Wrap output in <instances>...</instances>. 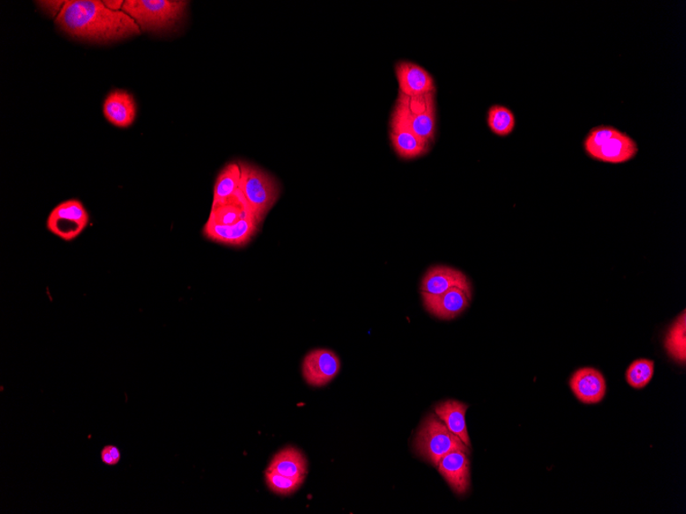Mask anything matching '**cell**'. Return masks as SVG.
Returning a JSON list of instances; mask_svg holds the SVG:
<instances>
[{
    "label": "cell",
    "mask_w": 686,
    "mask_h": 514,
    "mask_svg": "<svg viewBox=\"0 0 686 514\" xmlns=\"http://www.w3.org/2000/svg\"><path fill=\"white\" fill-rule=\"evenodd\" d=\"M55 22L71 38L95 42L116 41L142 34V28L129 14L110 10L100 0H69Z\"/></svg>",
    "instance_id": "cell-1"
},
{
    "label": "cell",
    "mask_w": 686,
    "mask_h": 514,
    "mask_svg": "<svg viewBox=\"0 0 686 514\" xmlns=\"http://www.w3.org/2000/svg\"><path fill=\"white\" fill-rule=\"evenodd\" d=\"M188 2L182 0H125L122 11L145 32H165L178 25Z\"/></svg>",
    "instance_id": "cell-2"
},
{
    "label": "cell",
    "mask_w": 686,
    "mask_h": 514,
    "mask_svg": "<svg viewBox=\"0 0 686 514\" xmlns=\"http://www.w3.org/2000/svg\"><path fill=\"white\" fill-rule=\"evenodd\" d=\"M390 119L401 122L413 134L426 143L432 144L436 135L434 93L419 95V97H407L399 93Z\"/></svg>",
    "instance_id": "cell-3"
},
{
    "label": "cell",
    "mask_w": 686,
    "mask_h": 514,
    "mask_svg": "<svg viewBox=\"0 0 686 514\" xmlns=\"http://www.w3.org/2000/svg\"><path fill=\"white\" fill-rule=\"evenodd\" d=\"M415 447L418 456L436 467L450 452L461 450L470 454V447L453 435L436 414L427 416L420 426Z\"/></svg>",
    "instance_id": "cell-4"
},
{
    "label": "cell",
    "mask_w": 686,
    "mask_h": 514,
    "mask_svg": "<svg viewBox=\"0 0 686 514\" xmlns=\"http://www.w3.org/2000/svg\"><path fill=\"white\" fill-rule=\"evenodd\" d=\"M242 170L240 190L257 221L261 224L265 216L281 194L279 183L261 168L239 161Z\"/></svg>",
    "instance_id": "cell-5"
},
{
    "label": "cell",
    "mask_w": 686,
    "mask_h": 514,
    "mask_svg": "<svg viewBox=\"0 0 686 514\" xmlns=\"http://www.w3.org/2000/svg\"><path fill=\"white\" fill-rule=\"evenodd\" d=\"M90 221L84 204L69 200L58 204L48 218V230L65 241L76 239Z\"/></svg>",
    "instance_id": "cell-6"
},
{
    "label": "cell",
    "mask_w": 686,
    "mask_h": 514,
    "mask_svg": "<svg viewBox=\"0 0 686 514\" xmlns=\"http://www.w3.org/2000/svg\"><path fill=\"white\" fill-rule=\"evenodd\" d=\"M342 363L335 352L315 349L308 352L302 363V374L308 385L322 387L330 383L341 372Z\"/></svg>",
    "instance_id": "cell-7"
},
{
    "label": "cell",
    "mask_w": 686,
    "mask_h": 514,
    "mask_svg": "<svg viewBox=\"0 0 686 514\" xmlns=\"http://www.w3.org/2000/svg\"><path fill=\"white\" fill-rule=\"evenodd\" d=\"M425 310L434 317L450 320L461 315L470 306L471 293L453 288L440 295L422 292Z\"/></svg>",
    "instance_id": "cell-8"
},
{
    "label": "cell",
    "mask_w": 686,
    "mask_h": 514,
    "mask_svg": "<svg viewBox=\"0 0 686 514\" xmlns=\"http://www.w3.org/2000/svg\"><path fill=\"white\" fill-rule=\"evenodd\" d=\"M260 225L255 217L242 220L232 226L217 225L208 221L205 225L204 234L206 239L219 244L242 247L252 239L260 230Z\"/></svg>",
    "instance_id": "cell-9"
},
{
    "label": "cell",
    "mask_w": 686,
    "mask_h": 514,
    "mask_svg": "<svg viewBox=\"0 0 686 514\" xmlns=\"http://www.w3.org/2000/svg\"><path fill=\"white\" fill-rule=\"evenodd\" d=\"M398 84H399V93L407 95V97H419L430 93H434V78L419 65L401 61L396 64L395 68Z\"/></svg>",
    "instance_id": "cell-10"
},
{
    "label": "cell",
    "mask_w": 686,
    "mask_h": 514,
    "mask_svg": "<svg viewBox=\"0 0 686 514\" xmlns=\"http://www.w3.org/2000/svg\"><path fill=\"white\" fill-rule=\"evenodd\" d=\"M570 386L577 399L585 405L599 403L607 394L606 378L594 368H582L575 372Z\"/></svg>",
    "instance_id": "cell-11"
},
{
    "label": "cell",
    "mask_w": 686,
    "mask_h": 514,
    "mask_svg": "<svg viewBox=\"0 0 686 514\" xmlns=\"http://www.w3.org/2000/svg\"><path fill=\"white\" fill-rule=\"evenodd\" d=\"M468 453L456 450L441 459L438 470L455 494L468 493L471 486L470 460Z\"/></svg>",
    "instance_id": "cell-12"
},
{
    "label": "cell",
    "mask_w": 686,
    "mask_h": 514,
    "mask_svg": "<svg viewBox=\"0 0 686 514\" xmlns=\"http://www.w3.org/2000/svg\"><path fill=\"white\" fill-rule=\"evenodd\" d=\"M103 114L114 126L127 129L134 123L137 107L132 94L123 90H115L107 95L103 104Z\"/></svg>",
    "instance_id": "cell-13"
},
{
    "label": "cell",
    "mask_w": 686,
    "mask_h": 514,
    "mask_svg": "<svg viewBox=\"0 0 686 514\" xmlns=\"http://www.w3.org/2000/svg\"><path fill=\"white\" fill-rule=\"evenodd\" d=\"M453 288H460L471 293V286L466 275L452 267L436 266L427 270L423 278L422 292L440 295Z\"/></svg>",
    "instance_id": "cell-14"
},
{
    "label": "cell",
    "mask_w": 686,
    "mask_h": 514,
    "mask_svg": "<svg viewBox=\"0 0 686 514\" xmlns=\"http://www.w3.org/2000/svg\"><path fill=\"white\" fill-rule=\"evenodd\" d=\"M389 139L397 156L403 159H415L430 150L431 144L422 140L394 119L389 122Z\"/></svg>",
    "instance_id": "cell-15"
},
{
    "label": "cell",
    "mask_w": 686,
    "mask_h": 514,
    "mask_svg": "<svg viewBox=\"0 0 686 514\" xmlns=\"http://www.w3.org/2000/svg\"><path fill=\"white\" fill-rule=\"evenodd\" d=\"M252 217L255 215L239 189L227 200L212 204L208 221L217 225L232 226Z\"/></svg>",
    "instance_id": "cell-16"
},
{
    "label": "cell",
    "mask_w": 686,
    "mask_h": 514,
    "mask_svg": "<svg viewBox=\"0 0 686 514\" xmlns=\"http://www.w3.org/2000/svg\"><path fill=\"white\" fill-rule=\"evenodd\" d=\"M637 152L636 142L629 135L618 131L614 137L595 152L592 158L607 164L618 165L633 159L636 157Z\"/></svg>",
    "instance_id": "cell-17"
},
{
    "label": "cell",
    "mask_w": 686,
    "mask_h": 514,
    "mask_svg": "<svg viewBox=\"0 0 686 514\" xmlns=\"http://www.w3.org/2000/svg\"><path fill=\"white\" fill-rule=\"evenodd\" d=\"M468 408L469 406L466 405V403L449 400L439 403V405L434 408V414L444 422L447 428L452 431L453 435L460 437L462 442L468 447H471V440L466 422Z\"/></svg>",
    "instance_id": "cell-18"
},
{
    "label": "cell",
    "mask_w": 686,
    "mask_h": 514,
    "mask_svg": "<svg viewBox=\"0 0 686 514\" xmlns=\"http://www.w3.org/2000/svg\"><path fill=\"white\" fill-rule=\"evenodd\" d=\"M268 470L286 476L306 479L307 461L305 455L297 447L287 446L275 455Z\"/></svg>",
    "instance_id": "cell-19"
},
{
    "label": "cell",
    "mask_w": 686,
    "mask_h": 514,
    "mask_svg": "<svg viewBox=\"0 0 686 514\" xmlns=\"http://www.w3.org/2000/svg\"><path fill=\"white\" fill-rule=\"evenodd\" d=\"M242 170L240 163L233 161L224 167L218 175L214 186L213 203L215 204L227 200L240 189Z\"/></svg>",
    "instance_id": "cell-20"
},
{
    "label": "cell",
    "mask_w": 686,
    "mask_h": 514,
    "mask_svg": "<svg viewBox=\"0 0 686 514\" xmlns=\"http://www.w3.org/2000/svg\"><path fill=\"white\" fill-rule=\"evenodd\" d=\"M665 347L671 357L676 362H686V315L682 312L680 318L671 327L666 337Z\"/></svg>",
    "instance_id": "cell-21"
},
{
    "label": "cell",
    "mask_w": 686,
    "mask_h": 514,
    "mask_svg": "<svg viewBox=\"0 0 686 514\" xmlns=\"http://www.w3.org/2000/svg\"><path fill=\"white\" fill-rule=\"evenodd\" d=\"M487 124L494 135L508 137L513 133L516 127V117L511 109L501 105H494L487 113Z\"/></svg>",
    "instance_id": "cell-22"
},
{
    "label": "cell",
    "mask_w": 686,
    "mask_h": 514,
    "mask_svg": "<svg viewBox=\"0 0 686 514\" xmlns=\"http://www.w3.org/2000/svg\"><path fill=\"white\" fill-rule=\"evenodd\" d=\"M654 373V363L651 359L641 358L629 365L626 379L631 387L643 389L652 381Z\"/></svg>",
    "instance_id": "cell-23"
},
{
    "label": "cell",
    "mask_w": 686,
    "mask_h": 514,
    "mask_svg": "<svg viewBox=\"0 0 686 514\" xmlns=\"http://www.w3.org/2000/svg\"><path fill=\"white\" fill-rule=\"evenodd\" d=\"M306 479L302 477H290L274 472L265 473V482L269 489L279 496H290L304 484Z\"/></svg>",
    "instance_id": "cell-24"
},
{
    "label": "cell",
    "mask_w": 686,
    "mask_h": 514,
    "mask_svg": "<svg viewBox=\"0 0 686 514\" xmlns=\"http://www.w3.org/2000/svg\"><path fill=\"white\" fill-rule=\"evenodd\" d=\"M618 131L611 126H599L590 131L584 141V149L588 156L592 158L595 152L614 137Z\"/></svg>",
    "instance_id": "cell-25"
},
{
    "label": "cell",
    "mask_w": 686,
    "mask_h": 514,
    "mask_svg": "<svg viewBox=\"0 0 686 514\" xmlns=\"http://www.w3.org/2000/svg\"><path fill=\"white\" fill-rule=\"evenodd\" d=\"M101 459L107 465H116L121 461V452L114 446H107L101 452Z\"/></svg>",
    "instance_id": "cell-26"
},
{
    "label": "cell",
    "mask_w": 686,
    "mask_h": 514,
    "mask_svg": "<svg viewBox=\"0 0 686 514\" xmlns=\"http://www.w3.org/2000/svg\"><path fill=\"white\" fill-rule=\"evenodd\" d=\"M66 2H39L38 4L41 9L50 14L51 18H57L58 14L63 9Z\"/></svg>",
    "instance_id": "cell-27"
},
{
    "label": "cell",
    "mask_w": 686,
    "mask_h": 514,
    "mask_svg": "<svg viewBox=\"0 0 686 514\" xmlns=\"http://www.w3.org/2000/svg\"><path fill=\"white\" fill-rule=\"evenodd\" d=\"M103 3H105V5L108 7V9L113 11H122L123 5L124 4L123 0H119V2H108V0H106V2H103Z\"/></svg>",
    "instance_id": "cell-28"
}]
</instances>
